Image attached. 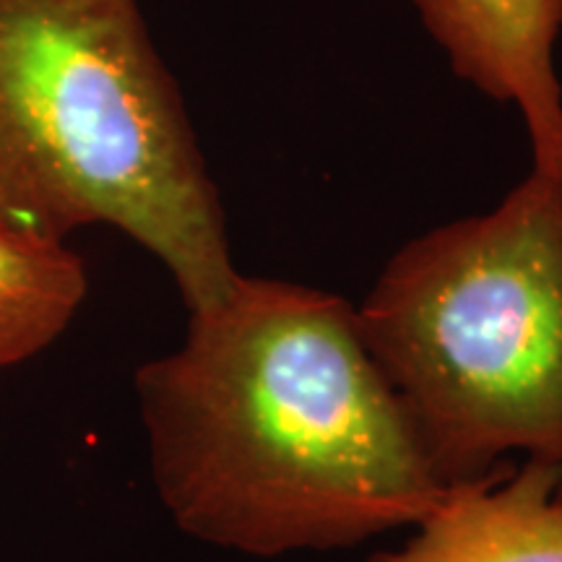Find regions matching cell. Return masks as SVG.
Wrapping results in <instances>:
<instances>
[{
  "label": "cell",
  "mask_w": 562,
  "mask_h": 562,
  "mask_svg": "<svg viewBox=\"0 0 562 562\" xmlns=\"http://www.w3.org/2000/svg\"><path fill=\"white\" fill-rule=\"evenodd\" d=\"M136 396L161 505L222 550H344L417 526L448 490L355 307L313 286L240 273Z\"/></svg>",
  "instance_id": "1"
},
{
  "label": "cell",
  "mask_w": 562,
  "mask_h": 562,
  "mask_svg": "<svg viewBox=\"0 0 562 562\" xmlns=\"http://www.w3.org/2000/svg\"><path fill=\"white\" fill-rule=\"evenodd\" d=\"M0 214L66 240L104 224L188 313L240 279L186 102L138 0H0Z\"/></svg>",
  "instance_id": "2"
},
{
  "label": "cell",
  "mask_w": 562,
  "mask_h": 562,
  "mask_svg": "<svg viewBox=\"0 0 562 562\" xmlns=\"http://www.w3.org/2000/svg\"><path fill=\"white\" fill-rule=\"evenodd\" d=\"M355 315L442 487L562 467V175L414 237Z\"/></svg>",
  "instance_id": "3"
},
{
  "label": "cell",
  "mask_w": 562,
  "mask_h": 562,
  "mask_svg": "<svg viewBox=\"0 0 562 562\" xmlns=\"http://www.w3.org/2000/svg\"><path fill=\"white\" fill-rule=\"evenodd\" d=\"M456 76L521 115L531 170L562 175V0H412Z\"/></svg>",
  "instance_id": "4"
},
{
  "label": "cell",
  "mask_w": 562,
  "mask_h": 562,
  "mask_svg": "<svg viewBox=\"0 0 562 562\" xmlns=\"http://www.w3.org/2000/svg\"><path fill=\"white\" fill-rule=\"evenodd\" d=\"M368 562H562V467L503 463L448 487L409 542Z\"/></svg>",
  "instance_id": "5"
},
{
  "label": "cell",
  "mask_w": 562,
  "mask_h": 562,
  "mask_svg": "<svg viewBox=\"0 0 562 562\" xmlns=\"http://www.w3.org/2000/svg\"><path fill=\"white\" fill-rule=\"evenodd\" d=\"M87 292V263L66 240L19 227L0 214V370L58 341Z\"/></svg>",
  "instance_id": "6"
}]
</instances>
